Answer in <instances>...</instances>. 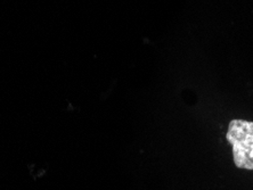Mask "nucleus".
<instances>
[{
    "instance_id": "f257e3e1",
    "label": "nucleus",
    "mask_w": 253,
    "mask_h": 190,
    "mask_svg": "<svg viewBox=\"0 0 253 190\" xmlns=\"http://www.w3.org/2000/svg\"><path fill=\"white\" fill-rule=\"evenodd\" d=\"M226 139L233 147L235 165L242 170H253V122L232 120Z\"/></svg>"
}]
</instances>
